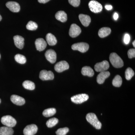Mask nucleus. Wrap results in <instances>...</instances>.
Returning a JSON list of instances; mask_svg holds the SVG:
<instances>
[{
    "instance_id": "21",
    "label": "nucleus",
    "mask_w": 135,
    "mask_h": 135,
    "mask_svg": "<svg viewBox=\"0 0 135 135\" xmlns=\"http://www.w3.org/2000/svg\"><path fill=\"white\" fill-rule=\"evenodd\" d=\"M46 39L47 42L50 46H55L57 42L55 36L51 33H49L46 35Z\"/></svg>"
},
{
    "instance_id": "38",
    "label": "nucleus",
    "mask_w": 135,
    "mask_h": 135,
    "mask_svg": "<svg viewBox=\"0 0 135 135\" xmlns=\"http://www.w3.org/2000/svg\"><path fill=\"white\" fill-rule=\"evenodd\" d=\"M133 46H134V47H135V40L134 41H133Z\"/></svg>"
},
{
    "instance_id": "3",
    "label": "nucleus",
    "mask_w": 135,
    "mask_h": 135,
    "mask_svg": "<svg viewBox=\"0 0 135 135\" xmlns=\"http://www.w3.org/2000/svg\"><path fill=\"white\" fill-rule=\"evenodd\" d=\"M1 122L4 126L11 128L15 127L17 123L16 120L15 118L9 115L2 117L1 119Z\"/></svg>"
},
{
    "instance_id": "11",
    "label": "nucleus",
    "mask_w": 135,
    "mask_h": 135,
    "mask_svg": "<svg viewBox=\"0 0 135 135\" xmlns=\"http://www.w3.org/2000/svg\"><path fill=\"white\" fill-rule=\"evenodd\" d=\"M38 127L35 124L27 126L23 130L25 135H34L38 131Z\"/></svg>"
},
{
    "instance_id": "36",
    "label": "nucleus",
    "mask_w": 135,
    "mask_h": 135,
    "mask_svg": "<svg viewBox=\"0 0 135 135\" xmlns=\"http://www.w3.org/2000/svg\"><path fill=\"white\" fill-rule=\"evenodd\" d=\"M105 8L107 10H110L112 9L113 7L112 5H107L105 6Z\"/></svg>"
},
{
    "instance_id": "8",
    "label": "nucleus",
    "mask_w": 135,
    "mask_h": 135,
    "mask_svg": "<svg viewBox=\"0 0 135 135\" xmlns=\"http://www.w3.org/2000/svg\"><path fill=\"white\" fill-rule=\"evenodd\" d=\"M39 77L42 80H49L54 79V75L51 71L46 70H42L40 72Z\"/></svg>"
},
{
    "instance_id": "7",
    "label": "nucleus",
    "mask_w": 135,
    "mask_h": 135,
    "mask_svg": "<svg viewBox=\"0 0 135 135\" xmlns=\"http://www.w3.org/2000/svg\"><path fill=\"white\" fill-rule=\"evenodd\" d=\"M109 62L107 60H104L101 62L97 63L94 66L95 70L97 72L104 71L109 69Z\"/></svg>"
},
{
    "instance_id": "28",
    "label": "nucleus",
    "mask_w": 135,
    "mask_h": 135,
    "mask_svg": "<svg viewBox=\"0 0 135 135\" xmlns=\"http://www.w3.org/2000/svg\"><path fill=\"white\" fill-rule=\"evenodd\" d=\"M134 75V72L132 68H127L125 72V77L126 79L129 80L131 79L132 77Z\"/></svg>"
},
{
    "instance_id": "32",
    "label": "nucleus",
    "mask_w": 135,
    "mask_h": 135,
    "mask_svg": "<svg viewBox=\"0 0 135 135\" xmlns=\"http://www.w3.org/2000/svg\"><path fill=\"white\" fill-rule=\"evenodd\" d=\"M69 3L74 7L79 6L80 3V0H68Z\"/></svg>"
},
{
    "instance_id": "14",
    "label": "nucleus",
    "mask_w": 135,
    "mask_h": 135,
    "mask_svg": "<svg viewBox=\"0 0 135 135\" xmlns=\"http://www.w3.org/2000/svg\"><path fill=\"white\" fill-rule=\"evenodd\" d=\"M36 50L39 51H43L46 48L47 44L45 40L42 38L36 39L35 41Z\"/></svg>"
},
{
    "instance_id": "22",
    "label": "nucleus",
    "mask_w": 135,
    "mask_h": 135,
    "mask_svg": "<svg viewBox=\"0 0 135 135\" xmlns=\"http://www.w3.org/2000/svg\"><path fill=\"white\" fill-rule=\"evenodd\" d=\"M111 32L110 28L108 27H104L99 29L98 32V35L101 38H103L108 36Z\"/></svg>"
},
{
    "instance_id": "39",
    "label": "nucleus",
    "mask_w": 135,
    "mask_h": 135,
    "mask_svg": "<svg viewBox=\"0 0 135 135\" xmlns=\"http://www.w3.org/2000/svg\"><path fill=\"white\" fill-rule=\"evenodd\" d=\"M2 17L0 15V21L2 20Z\"/></svg>"
},
{
    "instance_id": "1",
    "label": "nucleus",
    "mask_w": 135,
    "mask_h": 135,
    "mask_svg": "<svg viewBox=\"0 0 135 135\" xmlns=\"http://www.w3.org/2000/svg\"><path fill=\"white\" fill-rule=\"evenodd\" d=\"M109 59L112 65L114 67L116 68H120L123 67L124 65L123 60L116 53H111Z\"/></svg>"
},
{
    "instance_id": "40",
    "label": "nucleus",
    "mask_w": 135,
    "mask_h": 135,
    "mask_svg": "<svg viewBox=\"0 0 135 135\" xmlns=\"http://www.w3.org/2000/svg\"><path fill=\"white\" fill-rule=\"evenodd\" d=\"M1 99H0V104H1Z\"/></svg>"
},
{
    "instance_id": "31",
    "label": "nucleus",
    "mask_w": 135,
    "mask_h": 135,
    "mask_svg": "<svg viewBox=\"0 0 135 135\" xmlns=\"http://www.w3.org/2000/svg\"><path fill=\"white\" fill-rule=\"evenodd\" d=\"M69 129L68 128L65 127L59 129L56 131L57 135H66L69 132Z\"/></svg>"
},
{
    "instance_id": "16",
    "label": "nucleus",
    "mask_w": 135,
    "mask_h": 135,
    "mask_svg": "<svg viewBox=\"0 0 135 135\" xmlns=\"http://www.w3.org/2000/svg\"><path fill=\"white\" fill-rule=\"evenodd\" d=\"M13 38L16 47L20 49H22L24 46V38L22 36L19 35H16L14 36Z\"/></svg>"
},
{
    "instance_id": "33",
    "label": "nucleus",
    "mask_w": 135,
    "mask_h": 135,
    "mask_svg": "<svg viewBox=\"0 0 135 135\" xmlns=\"http://www.w3.org/2000/svg\"><path fill=\"white\" fill-rule=\"evenodd\" d=\"M128 55L129 58L132 59L135 57V50L134 49H131L128 51Z\"/></svg>"
},
{
    "instance_id": "10",
    "label": "nucleus",
    "mask_w": 135,
    "mask_h": 135,
    "mask_svg": "<svg viewBox=\"0 0 135 135\" xmlns=\"http://www.w3.org/2000/svg\"><path fill=\"white\" fill-rule=\"evenodd\" d=\"M69 68V65L68 63L64 60L57 63L55 66V70L58 73L62 72L65 70H68Z\"/></svg>"
},
{
    "instance_id": "25",
    "label": "nucleus",
    "mask_w": 135,
    "mask_h": 135,
    "mask_svg": "<svg viewBox=\"0 0 135 135\" xmlns=\"http://www.w3.org/2000/svg\"><path fill=\"white\" fill-rule=\"evenodd\" d=\"M23 86L26 89L29 90H33L35 89V83L31 81H25L23 83Z\"/></svg>"
},
{
    "instance_id": "2",
    "label": "nucleus",
    "mask_w": 135,
    "mask_h": 135,
    "mask_svg": "<svg viewBox=\"0 0 135 135\" xmlns=\"http://www.w3.org/2000/svg\"><path fill=\"white\" fill-rule=\"evenodd\" d=\"M86 119L88 122H89L96 129H99L101 128L102 124L98 119L95 114L93 113H88L86 116Z\"/></svg>"
},
{
    "instance_id": "12",
    "label": "nucleus",
    "mask_w": 135,
    "mask_h": 135,
    "mask_svg": "<svg viewBox=\"0 0 135 135\" xmlns=\"http://www.w3.org/2000/svg\"><path fill=\"white\" fill-rule=\"evenodd\" d=\"M46 58L50 62L54 64L56 60V53L52 49L48 50L45 53Z\"/></svg>"
},
{
    "instance_id": "5",
    "label": "nucleus",
    "mask_w": 135,
    "mask_h": 135,
    "mask_svg": "<svg viewBox=\"0 0 135 135\" xmlns=\"http://www.w3.org/2000/svg\"><path fill=\"white\" fill-rule=\"evenodd\" d=\"M89 98L88 95L82 94L74 96L71 98V100L73 103L76 104H80L87 101Z\"/></svg>"
},
{
    "instance_id": "24",
    "label": "nucleus",
    "mask_w": 135,
    "mask_h": 135,
    "mask_svg": "<svg viewBox=\"0 0 135 135\" xmlns=\"http://www.w3.org/2000/svg\"><path fill=\"white\" fill-rule=\"evenodd\" d=\"M56 112V109L55 108H49L44 110L42 113L44 116L46 117H49L53 116L55 114Z\"/></svg>"
},
{
    "instance_id": "19",
    "label": "nucleus",
    "mask_w": 135,
    "mask_h": 135,
    "mask_svg": "<svg viewBox=\"0 0 135 135\" xmlns=\"http://www.w3.org/2000/svg\"><path fill=\"white\" fill-rule=\"evenodd\" d=\"M56 19L62 22H65L67 20V14L64 11H60L56 13Z\"/></svg>"
},
{
    "instance_id": "9",
    "label": "nucleus",
    "mask_w": 135,
    "mask_h": 135,
    "mask_svg": "<svg viewBox=\"0 0 135 135\" xmlns=\"http://www.w3.org/2000/svg\"><path fill=\"white\" fill-rule=\"evenodd\" d=\"M81 32V29L79 26L75 24H73L70 27L69 35L72 38H75L79 36Z\"/></svg>"
},
{
    "instance_id": "15",
    "label": "nucleus",
    "mask_w": 135,
    "mask_h": 135,
    "mask_svg": "<svg viewBox=\"0 0 135 135\" xmlns=\"http://www.w3.org/2000/svg\"><path fill=\"white\" fill-rule=\"evenodd\" d=\"M110 72L108 71L101 72L97 77V82L99 84H102L104 82L107 78L110 76Z\"/></svg>"
},
{
    "instance_id": "41",
    "label": "nucleus",
    "mask_w": 135,
    "mask_h": 135,
    "mask_svg": "<svg viewBox=\"0 0 135 135\" xmlns=\"http://www.w3.org/2000/svg\"><path fill=\"white\" fill-rule=\"evenodd\" d=\"M0 59H1V54H0Z\"/></svg>"
},
{
    "instance_id": "27",
    "label": "nucleus",
    "mask_w": 135,
    "mask_h": 135,
    "mask_svg": "<svg viewBox=\"0 0 135 135\" xmlns=\"http://www.w3.org/2000/svg\"><path fill=\"white\" fill-rule=\"evenodd\" d=\"M15 59L17 62L22 64H25L26 62V59L25 57L21 54H17L15 56Z\"/></svg>"
},
{
    "instance_id": "4",
    "label": "nucleus",
    "mask_w": 135,
    "mask_h": 135,
    "mask_svg": "<svg viewBox=\"0 0 135 135\" xmlns=\"http://www.w3.org/2000/svg\"><path fill=\"white\" fill-rule=\"evenodd\" d=\"M71 48L73 50H78L81 53H85L88 50L89 45L85 42H79L73 44Z\"/></svg>"
},
{
    "instance_id": "29",
    "label": "nucleus",
    "mask_w": 135,
    "mask_h": 135,
    "mask_svg": "<svg viewBox=\"0 0 135 135\" xmlns=\"http://www.w3.org/2000/svg\"><path fill=\"white\" fill-rule=\"evenodd\" d=\"M59 120L56 118H52L49 119L46 122V125L48 128H52L58 123Z\"/></svg>"
},
{
    "instance_id": "34",
    "label": "nucleus",
    "mask_w": 135,
    "mask_h": 135,
    "mask_svg": "<svg viewBox=\"0 0 135 135\" xmlns=\"http://www.w3.org/2000/svg\"><path fill=\"white\" fill-rule=\"evenodd\" d=\"M130 40V37L128 34H126L124 36V43L126 44H128L129 43Z\"/></svg>"
},
{
    "instance_id": "30",
    "label": "nucleus",
    "mask_w": 135,
    "mask_h": 135,
    "mask_svg": "<svg viewBox=\"0 0 135 135\" xmlns=\"http://www.w3.org/2000/svg\"><path fill=\"white\" fill-rule=\"evenodd\" d=\"M38 25L35 22L30 21L27 23L26 27L27 29L28 30L34 31L36 30L38 28Z\"/></svg>"
},
{
    "instance_id": "6",
    "label": "nucleus",
    "mask_w": 135,
    "mask_h": 135,
    "mask_svg": "<svg viewBox=\"0 0 135 135\" xmlns=\"http://www.w3.org/2000/svg\"><path fill=\"white\" fill-rule=\"evenodd\" d=\"M88 5L90 11L94 13H97L101 12L103 9L102 5L97 1H90Z\"/></svg>"
},
{
    "instance_id": "20",
    "label": "nucleus",
    "mask_w": 135,
    "mask_h": 135,
    "mask_svg": "<svg viewBox=\"0 0 135 135\" xmlns=\"http://www.w3.org/2000/svg\"><path fill=\"white\" fill-rule=\"evenodd\" d=\"M81 74L84 76L92 77L94 76V72L91 67L88 66H84L81 70Z\"/></svg>"
},
{
    "instance_id": "35",
    "label": "nucleus",
    "mask_w": 135,
    "mask_h": 135,
    "mask_svg": "<svg viewBox=\"0 0 135 135\" xmlns=\"http://www.w3.org/2000/svg\"><path fill=\"white\" fill-rule=\"evenodd\" d=\"M50 1V0H38V2L40 3H46Z\"/></svg>"
},
{
    "instance_id": "18",
    "label": "nucleus",
    "mask_w": 135,
    "mask_h": 135,
    "mask_svg": "<svg viewBox=\"0 0 135 135\" xmlns=\"http://www.w3.org/2000/svg\"><path fill=\"white\" fill-rule=\"evenodd\" d=\"M79 19L82 25L85 27L88 26L91 22L90 17L87 15L80 14L79 15Z\"/></svg>"
},
{
    "instance_id": "17",
    "label": "nucleus",
    "mask_w": 135,
    "mask_h": 135,
    "mask_svg": "<svg viewBox=\"0 0 135 135\" xmlns=\"http://www.w3.org/2000/svg\"><path fill=\"white\" fill-rule=\"evenodd\" d=\"M11 100L13 103L17 105H22L25 103L24 98L17 95H14L11 96Z\"/></svg>"
},
{
    "instance_id": "23",
    "label": "nucleus",
    "mask_w": 135,
    "mask_h": 135,
    "mask_svg": "<svg viewBox=\"0 0 135 135\" xmlns=\"http://www.w3.org/2000/svg\"><path fill=\"white\" fill-rule=\"evenodd\" d=\"M14 130L12 128L7 127L0 128V135H12Z\"/></svg>"
},
{
    "instance_id": "37",
    "label": "nucleus",
    "mask_w": 135,
    "mask_h": 135,
    "mask_svg": "<svg viewBox=\"0 0 135 135\" xmlns=\"http://www.w3.org/2000/svg\"><path fill=\"white\" fill-rule=\"evenodd\" d=\"M118 17H119V16H118V13L115 12V13H114V19L115 20H117L118 19Z\"/></svg>"
},
{
    "instance_id": "26",
    "label": "nucleus",
    "mask_w": 135,
    "mask_h": 135,
    "mask_svg": "<svg viewBox=\"0 0 135 135\" xmlns=\"http://www.w3.org/2000/svg\"><path fill=\"white\" fill-rule=\"evenodd\" d=\"M122 80L121 77L119 75H117L114 77L113 80L112 84L114 86L119 87L122 84Z\"/></svg>"
},
{
    "instance_id": "13",
    "label": "nucleus",
    "mask_w": 135,
    "mask_h": 135,
    "mask_svg": "<svg viewBox=\"0 0 135 135\" xmlns=\"http://www.w3.org/2000/svg\"><path fill=\"white\" fill-rule=\"evenodd\" d=\"M6 6L12 12H18L20 11V6L17 2H8L6 3Z\"/></svg>"
}]
</instances>
